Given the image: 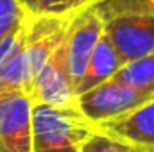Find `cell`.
Instances as JSON below:
<instances>
[{"mask_svg":"<svg viewBox=\"0 0 154 152\" xmlns=\"http://www.w3.org/2000/svg\"><path fill=\"white\" fill-rule=\"evenodd\" d=\"M97 127L72 108L32 104L31 152H79L84 140Z\"/></svg>","mask_w":154,"mask_h":152,"instance_id":"6da1fadb","label":"cell"},{"mask_svg":"<svg viewBox=\"0 0 154 152\" xmlns=\"http://www.w3.org/2000/svg\"><path fill=\"white\" fill-rule=\"evenodd\" d=\"M104 34L124 65L154 54V9H131L108 16Z\"/></svg>","mask_w":154,"mask_h":152,"instance_id":"7a4b0ae2","label":"cell"},{"mask_svg":"<svg viewBox=\"0 0 154 152\" xmlns=\"http://www.w3.org/2000/svg\"><path fill=\"white\" fill-rule=\"evenodd\" d=\"M147 100L151 99H147L145 95L138 93L136 90L111 77L97 84L95 88L77 95L75 108L88 122H91L93 125H99L108 120L131 113L133 109L140 108Z\"/></svg>","mask_w":154,"mask_h":152,"instance_id":"3957f363","label":"cell"},{"mask_svg":"<svg viewBox=\"0 0 154 152\" xmlns=\"http://www.w3.org/2000/svg\"><path fill=\"white\" fill-rule=\"evenodd\" d=\"M102 34H104V22L93 4L72 13L63 45H65L66 68L72 79L74 90L77 88Z\"/></svg>","mask_w":154,"mask_h":152,"instance_id":"277c9868","label":"cell"},{"mask_svg":"<svg viewBox=\"0 0 154 152\" xmlns=\"http://www.w3.org/2000/svg\"><path fill=\"white\" fill-rule=\"evenodd\" d=\"M29 99L32 104H47L52 108L75 106V90L66 68L63 41L34 75Z\"/></svg>","mask_w":154,"mask_h":152,"instance_id":"5b68a950","label":"cell"},{"mask_svg":"<svg viewBox=\"0 0 154 152\" xmlns=\"http://www.w3.org/2000/svg\"><path fill=\"white\" fill-rule=\"evenodd\" d=\"M31 108L25 93L0 95V152H31Z\"/></svg>","mask_w":154,"mask_h":152,"instance_id":"8992f818","label":"cell"},{"mask_svg":"<svg viewBox=\"0 0 154 152\" xmlns=\"http://www.w3.org/2000/svg\"><path fill=\"white\" fill-rule=\"evenodd\" d=\"M95 127L102 132L125 140L143 152H154V99L147 100L131 113L108 120Z\"/></svg>","mask_w":154,"mask_h":152,"instance_id":"52a82bcc","label":"cell"},{"mask_svg":"<svg viewBox=\"0 0 154 152\" xmlns=\"http://www.w3.org/2000/svg\"><path fill=\"white\" fill-rule=\"evenodd\" d=\"M122 66H124V63H122L118 52L115 50L113 43L106 38V34H102L95 50H93V54H91V57H90V61H88V65H86L84 74L77 84L75 97L91 90V88H95L97 84L111 79Z\"/></svg>","mask_w":154,"mask_h":152,"instance_id":"ba28073f","label":"cell"},{"mask_svg":"<svg viewBox=\"0 0 154 152\" xmlns=\"http://www.w3.org/2000/svg\"><path fill=\"white\" fill-rule=\"evenodd\" d=\"M113 77L147 99H154V54L125 63Z\"/></svg>","mask_w":154,"mask_h":152,"instance_id":"9c48e42d","label":"cell"},{"mask_svg":"<svg viewBox=\"0 0 154 152\" xmlns=\"http://www.w3.org/2000/svg\"><path fill=\"white\" fill-rule=\"evenodd\" d=\"M79 152H143L142 149L127 143L125 140H120L108 132H102L95 129L81 145Z\"/></svg>","mask_w":154,"mask_h":152,"instance_id":"30bf717a","label":"cell"},{"mask_svg":"<svg viewBox=\"0 0 154 152\" xmlns=\"http://www.w3.org/2000/svg\"><path fill=\"white\" fill-rule=\"evenodd\" d=\"M25 14L18 0H0V43L22 25Z\"/></svg>","mask_w":154,"mask_h":152,"instance_id":"8fae6325","label":"cell"},{"mask_svg":"<svg viewBox=\"0 0 154 152\" xmlns=\"http://www.w3.org/2000/svg\"><path fill=\"white\" fill-rule=\"evenodd\" d=\"M97 2L99 0H38L34 13L36 14H70Z\"/></svg>","mask_w":154,"mask_h":152,"instance_id":"7c38bea8","label":"cell"},{"mask_svg":"<svg viewBox=\"0 0 154 152\" xmlns=\"http://www.w3.org/2000/svg\"><path fill=\"white\" fill-rule=\"evenodd\" d=\"M18 2L25 9V13H34V9L38 5V0H18Z\"/></svg>","mask_w":154,"mask_h":152,"instance_id":"4fadbf2b","label":"cell"},{"mask_svg":"<svg viewBox=\"0 0 154 152\" xmlns=\"http://www.w3.org/2000/svg\"><path fill=\"white\" fill-rule=\"evenodd\" d=\"M147 2H149V5H151V7L154 9V0H147Z\"/></svg>","mask_w":154,"mask_h":152,"instance_id":"5bb4252c","label":"cell"}]
</instances>
